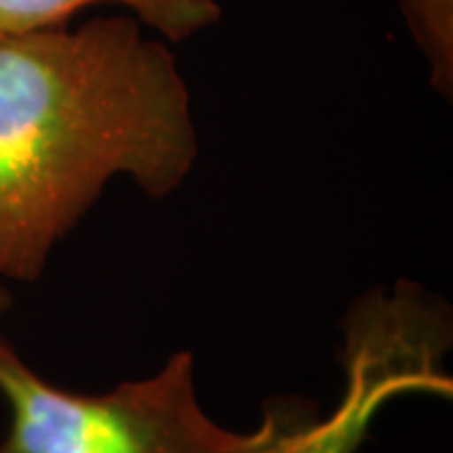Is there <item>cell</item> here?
<instances>
[{
  "label": "cell",
  "mask_w": 453,
  "mask_h": 453,
  "mask_svg": "<svg viewBox=\"0 0 453 453\" xmlns=\"http://www.w3.org/2000/svg\"><path fill=\"white\" fill-rule=\"evenodd\" d=\"M199 159L177 56L131 16L0 33V280L33 282L113 179L174 195Z\"/></svg>",
  "instance_id": "cell-1"
},
{
  "label": "cell",
  "mask_w": 453,
  "mask_h": 453,
  "mask_svg": "<svg viewBox=\"0 0 453 453\" xmlns=\"http://www.w3.org/2000/svg\"><path fill=\"white\" fill-rule=\"evenodd\" d=\"M449 348L451 318L421 285L395 282L390 290L365 292L342 320L345 383L338 403L320 413L305 398L275 395L234 453H357L393 401L451 398L453 380L443 368Z\"/></svg>",
  "instance_id": "cell-2"
},
{
  "label": "cell",
  "mask_w": 453,
  "mask_h": 453,
  "mask_svg": "<svg viewBox=\"0 0 453 453\" xmlns=\"http://www.w3.org/2000/svg\"><path fill=\"white\" fill-rule=\"evenodd\" d=\"M0 398L11 418L0 453H234L242 443L199 403L189 350L111 390L76 393L0 335Z\"/></svg>",
  "instance_id": "cell-3"
},
{
  "label": "cell",
  "mask_w": 453,
  "mask_h": 453,
  "mask_svg": "<svg viewBox=\"0 0 453 453\" xmlns=\"http://www.w3.org/2000/svg\"><path fill=\"white\" fill-rule=\"evenodd\" d=\"M94 5L127 8L131 18L166 43L187 41L222 18L217 0H0V33L64 26L68 18Z\"/></svg>",
  "instance_id": "cell-4"
},
{
  "label": "cell",
  "mask_w": 453,
  "mask_h": 453,
  "mask_svg": "<svg viewBox=\"0 0 453 453\" xmlns=\"http://www.w3.org/2000/svg\"><path fill=\"white\" fill-rule=\"evenodd\" d=\"M428 79L441 96L453 94V0H395Z\"/></svg>",
  "instance_id": "cell-5"
},
{
  "label": "cell",
  "mask_w": 453,
  "mask_h": 453,
  "mask_svg": "<svg viewBox=\"0 0 453 453\" xmlns=\"http://www.w3.org/2000/svg\"><path fill=\"white\" fill-rule=\"evenodd\" d=\"M11 305H13V297H11V292L5 288V282L0 280V318L11 310Z\"/></svg>",
  "instance_id": "cell-6"
}]
</instances>
